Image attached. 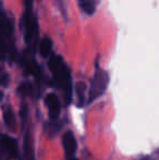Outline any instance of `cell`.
Here are the masks:
<instances>
[{
    "mask_svg": "<svg viewBox=\"0 0 159 160\" xmlns=\"http://www.w3.org/2000/svg\"><path fill=\"white\" fill-rule=\"evenodd\" d=\"M49 70L52 73L57 86L63 93L66 105H70L72 100V78L70 69L60 56H52L49 60Z\"/></svg>",
    "mask_w": 159,
    "mask_h": 160,
    "instance_id": "1",
    "label": "cell"
},
{
    "mask_svg": "<svg viewBox=\"0 0 159 160\" xmlns=\"http://www.w3.org/2000/svg\"><path fill=\"white\" fill-rule=\"evenodd\" d=\"M109 83V75L104 70H97L91 83L88 92V102H93L106 92Z\"/></svg>",
    "mask_w": 159,
    "mask_h": 160,
    "instance_id": "2",
    "label": "cell"
},
{
    "mask_svg": "<svg viewBox=\"0 0 159 160\" xmlns=\"http://www.w3.org/2000/svg\"><path fill=\"white\" fill-rule=\"evenodd\" d=\"M24 22H25V42L28 45L35 40L37 37V33H38V28H37V21L35 18H33L31 10H27V14L24 18Z\"/></svg>",
    "mask_w": 159,
    "mask_h": 160,
    "instance_id": "3",
    "label": "cell"
},
{
    "mask_svg": "<svg viewBox=\"0 0 159 160\" xmlns=\"http://www.w3.org/2000/svg\"><path fill=\"white\" fill-rule=\"evenodd\" d=\"M45 103L48 108L49 118L51 120L58 119V117L60 116V111H61V103H60L58 96L53 93L48 94L45 98Z\"/></svg>",
    "mask_w": 159,
    "mask_h": 160,
    "instance_id": "4",
    "label": "cell"
},
{
    "mask_svg": "<svg viewBox=\"0 0 159 160\" xmlns=\"http://www.w3.org/2000/svg\"><path fill=\"white\" fill-rule=\"evenodd\" d=\"M62 144H63L67 157H69V158L74 157L75 150H77V141H75V137L72 132L68 131L64 133L63 137H62Z\"/></svg>",
    "mask_w": 159,
    "mask_h": 160,
    "instance_id": "5",
    "label": "cell"
},
{
    "mask_svg": "<svg viewBox=\"0 0 159 160\" xmlns=\"http://www.w3.org/2000/svg\"><path fill=\"white\" fill-rule=\"evenodd\" d=\"M1 142L3 147L8 152V154L12 158H17V152H19V146H17V139L13 138V137L8 136V135H3V137L1 138Z\"/></svg>",
    "mask_w": 159,
    "mask_h": 160,
    "instance_id": "6",
    "label": "cell"
},
{
    "mask_svg": "<svg viewBox=\"0 0 159 160\" xmlns=\"http://www.w3.org/2000/svg\"><path fill=\"white\" fill-rule=\"evenodd\" d=\"M13 26L12 22L2 11H0V36L2 37H9L12 34Z\"/></svg>",
    "mask_w": 159,
    "mask_h": 160,
    "instance_id": "7",
    "label": "cell"
},
{
    "mask_svg": "<svg viewBox=\"0 0 159 160\" xmlns=\"http://www.w3.org/2000/svg\"><path fill=\"white\" fill-rule=\"evenodd\" d=\"M80 8L84 13L87 15H92L95 13L96 9H97L98 0H77Z\"/></svg>",
    "mask_w": 159,
    "mask_h": 160,
    "instance_id": "8",
    "label": "cell"
},
{
    "mask_svg": "<svg viewBox=\"0 0 159 160\" xmlns=\"http://www.w3.org/2000/svg\"><path fill=\"white\" fill-rule=\"evenodd\" d=\"M51 51H52V40L49 37H44L39 42L40 56L44 58H47L50 56Z\"/></svg>",
    "mask_w": 159,
    "mask_h": 160,
    "instance_id": "9",
    "label": "cell"
},
{
    "mask_svg": "<svg viewBox=\"0 0 159 160\" xmlns=\"http://www.w3.org/2000/svg\"><path fill=\"white\" fill-rule=\"evenodd\" d=\"M86 89H87V86L84 82L77 83L75 91H77V107H81V108L84 107L85 97H86Z\"/></svg>",
    "mask_w": 159,
    "mask_h": 160,
    "instance_id": "10",
    "label": "cell"
},
{
    "mask_svg": "<svg viewBox=\"0 0 159 160\" xmlns=\"http://www.w3.org/2000/svg\"><path fill=\"white\" fill-rule=\"evenodd\" d=\"M24 152H25V157L27 160H34V150H33V143L32 137L30 133H26L25 139H24Z\"/></svg>",
    "mask_w": 159,
    "mask_h": 160,
    "instance_id": "11",
    "label": "cell"
},
{
    "mask_svg": "<svg viewBox=\"0 0 159 160\" xmlns=\"http://www.w3.org/2000/svg\"><path fill=\"white\" fill-rule=\"evenodd\" d=\"M3 120L6 125L9 128H14L15 127V119H14V113H13L12 109L10 107H6V109L3 110Z\"/></svg>",
    "mask_w": 159,
    "mask_h": 160,
    "instance_id": "12",
    "label": "cell"
},
{
    "mask_svg": "<svg viewBox=\"0 0 159 160\" xmlns=\"http://www.w3.org/2000/svg\"><path fill=\"white\" fill-rule=\"evenodd\" d=\"M9 52H10V49H9V46L7 45L6 40H4V37L0 36V59H6V57L9 55ZM10 55H13V53L10 52Z\"/></svg>",
    "mask_w": 159,
    "mask_h": 160,
    "instance_id": "13",
    "label": "cell"
},
{
    "mask_svg": "<svg viewBox=\"0 0 159 160\" xmlns=\"http://www.w3.org/2000/svg\"><path fill=\"white\" fill-rule=\"evenodd\" d=\"M32 85H31V83L28 82H23L21 85L19 86V88H17V92H19L20 95L22 96H28L31 95V93H32Z\"/></svg>",
    "mask_w": 159,
    "mask_h": 160,
    "instance_id": "14",
    "label": "cell"
},
{
    "mask_svg": "<svg viewBox=\"0 0 159 160\" xmlns=\"http://www.w3.org/2000/svg\"><path fill=\"white\" fill-rule=\"evenodd\" d=\"M27 106L25 105V103H23V105L21 106V110H20V117H21V120H22V123H23V125L25 124V121H26V118H27Z\"/></svg>",
    "mask_w": 159,
    "mask_h": 160,
    "instance_id": "15",
    "label": "cell"
},
{
    "mask_svg": "<svg viewBox=\"0 0 159 160\" xmlns=\"http://www.w3.org/2000/svg\"><path fill=\"white\" fill-rule=\"evenodd\" d=\"M9 84V75L3 71H0V85L8 86Z\"/></svg>",
    "mask_w": 159,
    "mask_h": 160,
    "instance_id": "16",
    "label": "cell"
},
{
    "mask_svg": "<svg viewBox=\"0 0 159 160\" xmlns=\"http://www.w3.org/2000/svg\"><path fill=\"white\" fill-rule=\"evenodd\" d=\"M32 2H33V0H25V3L27 4V7H28L27 10H31V6H32Z\"/></svg>",
    "mask_w": 159,
    "mask_h": 160,
    "instance_id": "17",
    "label": "cell"
},
{
    "mask_svg": "<svg viewBox=\"0 0 159 160\" xmlns=\"http://www.w3.org/2000/svg\"><path fill=\"white\" fill-rule=\"evenodd\" d=\"M2 98H3V94H2L1 92H0V101L2 100Z\"/></svg>",
    "mask_w": 159,
    "mask_h": 160,
    "instance_id": "18",
    "label": "cell"
},
{
    "mask_svg": "<svg viewBox=\"0 0 159 160\" xmlns=\"http://www.w3.org/2000/svg\"><path fill=\"white\" fill-rule=\"evenodd\" d=\"M70 160H79V159H77V158H74V157H72V158H70Z\"/></svg>",
    "mask_w": 159,
    "mask_h": 160,
    "instance_id": "19",
    "label": "cell"
}]
</instances>
